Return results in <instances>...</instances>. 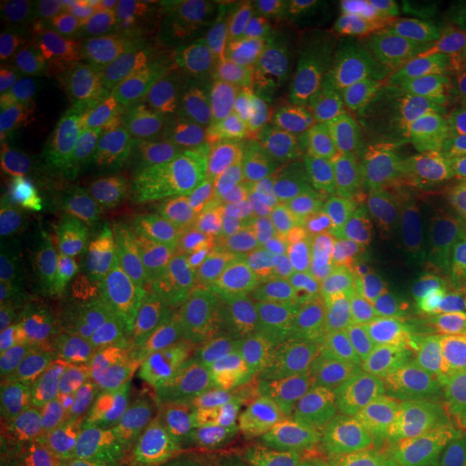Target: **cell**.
Listing matches in <instances>:
<instances>
[{
    "label": "cell",
    "mask_w": 466,
    "mask_h": 466,
    "mask_svg": "<svg viewBox=\"0 0 466 466\" xmlns=\"http://www.w3.org/2000/svg\"><path fill=\"white\" fill-rule=\"evenodd\" d=\"M149 184V203L162 217L182 268L208 283L277 236V227L259 214L253 173L231 162L192 156Z\"/></svg>",
    "instance_id": "6da1fadb"
},
{
    "label": "cell",
    "mask_w": 466,
    "mask_h": 466,
    "mask_svg": "<svg viewBox=\"0 0 466 466\" xmlns=\"http://www.w3.org/2000/svg\"><path fill=\"white\" fill-rule=\"evenodd\" d=\"M208 281L195 272L168 275L134 324L108 382L115 415L141 434L160 441L192 352L203 333L201 299Z\"/></svg>",
    "instance_id": "7a4b0ae2"
},
{
    "label": "cell",
    "mask_w": 466,
    "mask_h": 466,
    "mask_svg": "<svg viewBox=\"0 0 466 466\" xmlns=\"http://www.w3.org/2000/svg\"><path fill=\"white\" fill-rule=\"evenodd\" d=\"M86 113L113 145L121 165L145 177L167 171L206 147V110L182 96L162 93L115 66L106 52L85 61Z\"/></svg>",
    "instance_id": "3957f363"
},
{
    "label": "cell",
    "mask_w": 466,
    "mask_h": 466,
    "mask_svg": "<svg viewBox=\"0 0 466 466\" xmlns=\"http://www.w3.org/2000/svg\"><path fill=\"white\" fill-rule=\"evenodd\" d=\"M439 168H442L439 156L425 154V149L412 145H398L365 171L307 201L277 233L307 270H322L352 255L382 214L425 175Z\"/></svg>",
    "instance_id": "277c9868"
},
{
    "label": "cell",
    "mask_w": 466,
    "mask_h": 466,
    "mask_svg": "<svg viewBox=\"0 0 466 466\" xmlns=\"http://www.w3.org/2000/svg\"><path fill=\"white\" fill-rule=\"evenodd\" d=\"M464 197V186L445 168L425 175L382 214L357 255L406 288H441L450 272Z\"/></svg>",
    "instance_id": "5b68a950"
},
{
    "label": "cell",
    "mask_w": 466,
    "mask_h": 466,
    "mask_svg": "<svg viewBox=\"0 0 466 466\" xmlns=\"http://www.w3.org/2000/svg\"><path fill=\"white\" fill-rule=\"evenodd\" d=\"M352 106L319 85L291 83L225 93L206 110L208 143L223 160L259 173L316 127L346 115Z\"/></svg>",
    "instance_id": "8992f818"
},
{
    "label": "cell",
    "mask_w": 466,
    "mask_h": 466,
    "mask_svg": "<svg viewBox=\"0 0 466 466\" xmlns=\"http://www.w3.org/2000/svg\"><path fill=\"white\" fill-rule=\"evenodd\" d=\"M395 147L384 121L348 110L253 175L259 214L279 229L319 192L365 171Z\"/></svg>",
    "instance_id": "52a82bcc"
},
{
    "label": "cell",
    "mask_w": 466,
    "mask_h": 466,
    "mask_svg": "<svg viewBox=\"0 0 466 466\" xmlns=\"http://www.w3.org/2000/svg\"><path fill=\"white\" fill-rule=\"evenodd\" d=\"M330 357L333 346L307 311L258 329L233 389V406L255 421H300L322 398Z\"/></svg>",
    "instance_id": "ba28073f"
},
{
    "label": "cell",
    "mask_w": 466,
    "mask_h": 466,
    "mask_svg": "<svg viewBox=\"0 0 466 466\" xmlns=\"http://www.w3.org/2000/svg\"><path fill=\"white\" fill-rule=\"evenodd\" d=\"M421 291L384 277L357 253L324 266L307 285V316L339 350L398 348Z\"/></svg>",
    "instance_id": "9c48e42d"
},
{
    "label": "cell",
    "mask_w": 466,
    "mask_h": 466,
    "mask_svg": "<svg viewBox=\"0 0 466 466\" xmlns=\"http://www.w3.org/2000/svg\"><path fill=\"white\" fill-rule=\"evenodd\" d=\"M324 466H466V376L423 404L337 434Z\"/></svg>",
    "instance_id": "30bf717a"
},
{
    "label": "cell",
    "mask_w": 466,
    "mask_h": 466,
    "mask_svg": "<svg viewBox=\"0 0 466 466\" xmlns=\"http://www.w3.org/2000/svg\"><path fill=\"white\" fill-rule=\"evenodd\" d=\"M460 376L410 348H333L329 380L318 404L339 434L371 419L406 410L439 395Z\"/></svg>",
    "instance_id": "8fae6325"
},
{
    "label": "cell",
    "mask_w": 466,
    "mask_h": 466,
    "mask_svg": "<svg viewBox=\"0 0 466 466\" xmlns=\"http://www.w3.org/2000/svg\"><path fill=\"white\" fill-rule=\"evenodd\" d=\"M401 11L412 42L395 78V100L412 116L466 110V0L410 3Z\"/></svg>",
    "instance_id": "7c38bea8"
},
{
    "label": "cell",
    "mask_w": 466,
    "mask_h": 466,
    "mask_svg": "<svg viewBox=\"0 0 466 466\" xmlns=\"http://www.w3.org/2000/svg\"><path fill=\"white\" fill-rule=\"evenodd\" d=\"M307 268L281 236L206 285L203 326L253 322L258 329L305 313Z\"/></svg>",
    "instance_id": "4fadbf2b"
},
{
    "label": "cell",
    "mask_w": 466,
    "mask_h": 466,
    "mask_svg": "<svg viewBox=\"0 0 466 466\" xmlns=\"http://www.w3.org/2000/svg\"><path fill=\"white\" fill-rule=\"evenodd\" d=\"M258 324H212L203 329L192 352L177 404L160 441L186 450L209 412L231 400Z\"/></svg>",
    "instance_id": "5bb4252c"
},
{
    "label": "cell",
    "mask_w": 466,
    "mask_h": 466,
    "mask_svg": "<svg viewBox=\"0 0 466 466\" xmlns=\"http://www.w3.org/2000/svg\"><path fill=\"white\" fill-rule=\"evenodd\" d=\"M33 173L67 192L106 190L121 179V160L85 110L63 113L31 147Z\"/></svg>",
    "instance_id": "9a60e30c"
},
{
    "label": "cell",
    "mask_w": 466,
    "mask_h": 466,
    "mask_svg": "<svg viewBox=\"0 0 466 466\" xmlns=\"http://www.w3.org/2000/svg\"><path fill=\"white\" fill-rule=\"evenodd\" d=\"M86 261L83 255L44 259L3 277L0 288V335L3 354L22 337L56 316L78 307L85 288Z\"/></svg>",
    "instance_id": "2e32d148"
},
{
    "label": "cell",
    "mask_w": 466,
    "mask_h": 466,
    "mask_svg": "<svg viewBox=\"0 0 466 466\" xmlns=\"http://www.w3.org/2000/svg\"><path fill=\"white\" fill-rule=\"evenodd\" d=\"M380 7L376 3H335L305 0L299 3L289 22L291 69L319 80L337 67L343 52L380 26Z\"/></svg>",
    "instance_id": "e0dca14e"
},
{
    "label": "cell",
    "mask_w": 466,
    "mask_h": 466,
    "mask_svg": "<svg viewBox=\"0 0 466 466\" xmlns=\"http://www.w3.org/2000/svg\"><path fill=\"white\" fill-rule=\"evenodd\" d=\"M86 5L67 0L3 3V39L11 58L31 72L63 63L85 44Z\"/></svg>",
    "instance_id": "ac0fdd59"
},
{
    "label": "cell",
    "mask_w": 466,
    "mask_h": 466,
    "mask_svg": "<svg viewBox=\"0 0 466 466\" xmlns=\"http://www.w3.org/2000/svg\"><path fill=\"white\" fill-rule=\"evenodd\" d=\"M96 212L78 192L52 195L25 225L3 236L0 266L3 277L44 259L74 258L89 236Z\"/></svg>",
    "instance_id": "d6986e66"
},
{
    "label": "cell",
    "mask_w": 466,
    "mask_h": 466,
    "mask_svg": "<svg viewBox=\"0 0 466 466\" xmlns=\"http://www.w3.org/2000/svg\"><path fill=\"white\" fill-rule=\"evenodd\" d=\"M3 421L28 442L61 441L80 421V401L66 384L35 374L7 357L3 365Z\"/></svg>",
    "instance_id": "ffe728a7"
},
{
    "label": "cell",
    "mask_w": 466,
    "mask_h": 466,
    "mask_svg": "<svg viewBox=\"0 0 466 466\" xmlns=\"http://www.w3.org/2000/svg\"><path fill=\"white\" fill-rule=\"evenodd\" d=\"M291 58L289 26L248 25L209 58L199 78L217 91H253L289 67Z\"/></svg>",
    "instance_id": "44dd1931"
},
{
    "label": "cell",
    "mask_w": 466,
    "mask_h": 466,
    "mask_svg": "<svg viewBox=\"0 0 466 466\" xmlns=\"http://www.w3.org/2000/svg\"><path fill=\"white\" fill-rule=\"evenodd\" d=\"M401 346L466 376V296L442 285L421 291Z\"/></svg>",
    "instance_id": "7402d4cb"
},
{
    "label": "cell",
    "mask_w": 466,
    "mask_h": 466,
    "mask_svg": "<svg viewBox=\"0 0 466 466\" xmlns=\"http://www.w3.org/2000/svg\"><path fill=\"white\" fill-rule=\"evenodd\" d=\"M119 56L124 58L127 72L171 96H177L190 83L199 80L203 72L201 52L165 26L121 50Z\"/></svg>",
    "instance_id": "603a6c76"
},
{
    "label": "cell",
    "mask_w": 466,
    "mask_h": 466,
    "mask_svg": "<svg viewBox=\"0 0 466 466\" xmlns=\"http://www.w3.org/2000/svg\"><path fill=\"white\" fill-rule=\"evenodd\" d=\"M66 110V100L37 78H9L0 89V147L5 154L17 151L42 137Z\"/></svg>",
    "instance_id": "cb8c5ba5"
},
{
    "label": "cell",
    "mask_w": 466,
    "mask_h": 466,
    "mask_svg": "<svg viewBox=\"0 0 466 466\" xmlns=\"http://www.w3.org/2000/svg\"><path fill=\"white\" fill-rule=\"evenodd\" d=\"M165 26L156 3L145 0H102L86 5L85 44L97 48L126 50L145 35Z\"/></svg>",
    "instance_id": "d4e9b609"
},
{
    "label": "cell",
    "mask_w": 466,
    "mask_h": 466,
    "mask_svg": "<svg viewBox=\"0 0 466 466\" xmlns=\"http://www.w3.org/2000/svg\"><path fill=\"white\" fill-rule=\"evenodd\" d=\"M165 28L186 39L203 56V67L242 31V25L218 7V0H186L165 20Z\"/></svg>",
    "instance_id": "484cf974"
},
{
    "label": "cell",
    "mask_w": 466,
    "mask_h": 466,
    "mask_svg": "<svg viewBox=\"0 0 466 466\" xmlns=\"http://www.w3.org/2000/svg\"><path fill=\"white\" fill-rule=\"evenodd\" d=\"M48 186L37 173L20 168H3L0 175V231L3 236L15 231L44 206Z\"/></svg>",
    "instance_id": "4316f807"
},
{
    "label": "cell",
    "mask_w": 466,
    "mask_h": 466,
    "mask_svg": "<svg viewBox=\"0 0 466 466\" xmlns=\"http://www.w3.org/2000/svg\"><path fill=\"white\" fill-rule=\"evenodd\" d=\"M223 466H322V460L305 439H277L233 451Z\"/></svg>",
    "instance_id": "83f0119b"
},
{
    "label": "cell",
    "mask_w": 466,
    "mask_h": 466,
    "mask_svg": "<svg viewBox=\"0 0 466 466\" xmlns=\"http://www.w3.org/2000/svg\"><path fill=\"white\" fill-rule=\"evenodd\" d=\"M434 151L442 168L466 188V110L436 124Z\"/></svg>",
    "instance_id": "f1b7e54d"
},
{
    "label": "cell",
    "mask_w": 466,
    "mask_h": 466,
    "mask_svg": "<svg viewBox=\"0 0 466 466\" xmlns=\"http://www.w3.org/2000/svg\"><path fill=\"white\" fill-rule=\"evenodd\" d=\"M22 466H89L63 441H37L26 447Z\"/></svg>",
    "instance_id": "f546056e"
},
{
    "label": "cell",
    "mask_w": 466,
    "mask_h": 466,
    "mask_svg": "<svg viewBox=\"0 0 466 466\" xmlns=\"http://www.w3.org/2000/svg\"><path fill=\"white\" fill-rule=\"evenodd\" d=\"M299 3L291 0H253L250 11L242 26L248 25H270V26H289Z\"/></svg>",
    "instance_id": "4dcf8cb0"
},
{
    "label": "cell",
    "mask_w": 466,
    "mask_h": 466,
    "mask_svg": "<svg viewBox=\"0 0 466 466\" xmlns=\"http://www.w3.org/2000/svg\"><path fill=\"white\" fill-rule=\"evenodd\" d=\"M442 288L460 291L466 296V197L462 214H460V223L456 229V240H453L451 248V261H450V272H447L445 283Z\"/></svg>",
    "instance_id": "1f68e13d"
}]
</instances>
